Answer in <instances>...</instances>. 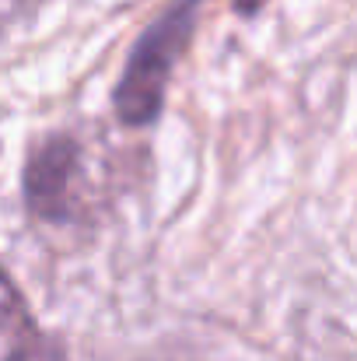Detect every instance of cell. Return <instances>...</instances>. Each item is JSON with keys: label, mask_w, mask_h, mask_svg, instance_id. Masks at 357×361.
<instances>
[{"label": "cell", "mask_w": 357, "mask_h": 361, "mask_svg": "<svg viewBox=\"0 0 357 361\" xmlns=\"http://www.w3.org/2000/svg\"><path fill=\"white\" fill-rule=\"evenodd\" d=\"M200 4L203 0H175L144 32V39L130 53L126 74L116 85V113L126 126L154 123L158 109H161V99H165L168 74H172L175 60L182 56V49L189 46V39H193Z\"/></svg>", "instance_id": "6da1fadb"}, {"label": "cell", "mask_w": 357, "mask_h": 361, "mask_svg": "<svg viewBox=\"0 0 357 361\" xmlns=\"http://www.w3.org/2000/svg\"><path fill=\"white\" fill-rule=\"evenodd\" d=\"M81 151L70 137H49L25 169V197L39 218L63 221L74 204V176Z\"/></svg>", "instance_id": "7a4b0ae2"}, {"label": "cell", "mask_w": 357, "mask_h": 361, "mask_svg": "<svg viewBox=\"0 0 357 361\" xmlns=\"http://www.w3.org/2000/svg\"><path fill=\"white\" fill-rule=\"evenodd\" d=\"M0 361H67L63 348L35 323L14 281L0 270Z\"/></svg>", "instance_id": "3957f363"}]
</instances>
